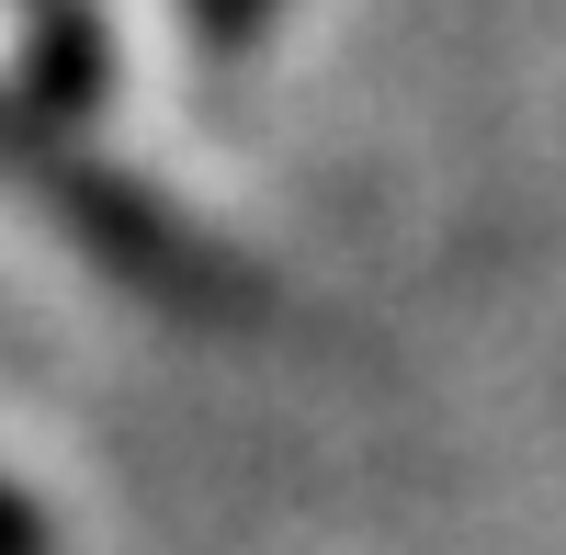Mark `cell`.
<instances>
[{"label":"cell","mask_w":566,"mask_h":555,"mask_svg":"<svg viewBox=\"0 0 566 555\" xmlns=\"http://www.w3.org/2000/svg\"><path fill=\"white\" fill-rule=\"evenodd\" d=\"M181 23H193L205 57H250V45L272 34V0H181Z\"/></svg>","instance_id":"3957f363"},{"label":"cell","mask_w":566,"mask_h":555,"mask_svg":"<svg viewBox=\"0 0 566 555\" xmlns=\"http://www.w3.org/2000/svg\"><path fill=\"white\" fill-rule=\"evenodd\" d=\"M0 555H57V522H45L12 477H0Z\"/></svg>","instance_id":"277c9868"},{"label":"cell","mask_w":566,"mask_h":555,"mask_svg":"<svg viewBox=\"0 0 566 555\" xmlns=\"http://www.w3.org/2000/svg\"><path fill=\"white\" fill-rule=\"evenodd\" d=\"M45 136H69V125H45V114H23V103H0V159H12V170L45 148Z\"/></svg>","instance_id":"5b68a950"},{"label":"cell","mask_w":566,"mask_h":555,"mask_svg":"<svg viewBox=\"0 0 566 555\" xmlns=\"http://www.w3.org/2000/svg\"><path fill=\"white\" fill-rule=\"evenodd\" d=\"M23 181L45 193V216L69 227V239L114 272L125 295H148V306H170V317H250L261 306V284H250V261L239 250H216L181 205H159L136 170H114V159H80L69 136H45V148L23 159Z\"/></svg>","instance_id":"6da1fadb"},{"label":"cell","mask_w":566,"mask_h":555,"mask_svg":"<svg viewBox=\"0 0 566 555\" xmlns=\"http://www.w3.org/2000/svg\"><path fill=\"white\" fill-rule=\"evenodd\" d=\"M103 91H114L103 0H23V91H12V103L45 114V125H80Z\"/></svg>","instance_id":"7a4b0ae2"}]
</instances>
